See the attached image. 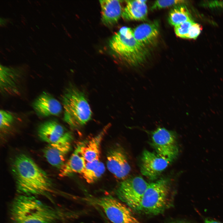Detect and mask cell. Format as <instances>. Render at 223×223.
Returning a JSON list of instances; mask_svg holds the SVG:
<instances>
[{
  "label": "cell",
  "instance_id": "ac0fdd59",
  "mask_svg": "<svg viewBox=\"0 0 223 223\" xmlns=\"http://www.w3.org/2000/svg\"><path fill=\"white\" fill-rule=\"evenodd\" d=\"M146 0L126 1L121 16L127 20H142L146 19L147 14Z\"/></svg>",
  "mask_w": 223,
  "mask_h": 223
},
{
  "label": "cell",
  "instance_id": "e0dca14e",
  "mask_svg": "<svg viewBox=\"0 0 223 223\" xmlns=\"http://www.w3.org/2000/svg\"><path fill=\"white\" fill-rule=\"evenodd\" d=\"M66 132L63 126L54 120H48L42 123L39 125L37 129L39 138L48 144L57 141Z\"/></svg>",
  "mask_w": 223,
  "mask_h": 223
},
{
  "label": "cell",
  "instance_id": "2e32d148",
  "mask_svg": "<svg viewBox=\"0 0 223 223\" xmlns=\"http://www.w3.org/2000/svg\"><path fill=\"white\" fill-rule=\"evenodd\" d=\"M21 77L17 72L3 66L0 67V89L3 94H16L19 90Z\"/></svg>",
  "mask_w": 223,
  "mask_h": 223
},
{
  "label": "cell",
  "instance_id": "3957f363",
  "mask_svg": "<svg viewBox=\"0 0 223 223\" xmlns=\"http://www.w3.org/2000/svg\"><path fill=\"white\" fill-rule=\"evenodd\" d=\"M109 46L116 56L131 66L138 65L146 59V49L135 40L130 28H121L110 40Z\"/></svg>",
  "mask_w": 223,
  "mask_h": 223
},
{
  "label": "cell",
  "instance_id": "ffe728a7",
  "mask_svg": "<svg viewBox=\"0 0 223 223\" xmlns=\"http://www.w3.org/2000/svg\"><path fill=\"white\" fill-rule=\"evenodd\" d=\"M105 170L104 165L100 160L85 163V168L81 173L88 183H93L103 174Z\"/></svg>",
  "mask_w": 223,
  "mask_h": 223
},
{
  "label": "cell",
  "instance_id": "d6986e66",
  "mask_svg": "<svg viewBox=\"0 0 223 223\" xmlns=\"http://www.w3.org/2000/svg\"><path fill=\"white\" fill-rule=\"evenodd\" d=\"M85 163L80 154L79 145L60 169L59 175L60 177H64L73 173L81 174L85 168Z\"/></svg>",
  "mask_w": 223,
  "mask_h": 223
},
{
  "label": "cell",
  "instance_id": "7c38bea8",
  "mask_svg": "<svg viewBox=\"0 0 223 223\" xmlns=\"http://www.w3.org/2000/svg\"><path fill=\"white\" fill-rule=\"evenodd\" d=\"M33 107L37 115L45 117L58 116L63 109L61 103L46 92H42L35 99L33 103Z\"/></svg>",
  "mask_w": 223,
  "mask_h": 223
},
{
  "label": "cell",
  "instance_id": "6da1fadb",
  "mask_svg": "<svg viewBox=\"0 0 223 223\" xmlns=\"http://www.w3.org/2000/svg\"><path fill=\"white\" fill-rule=\"evenodd\" d=\"M12 171L17 191L22 195H47L53 191L52 182L46 173L29 156H16Z\"/></svg>",
  "mask_w": 223,
  "mask_h": 223
},
{
  "label": "cell",
  "instance_id": "5bb4252c",
  "mask_svg": "<svg viewBox=\"0 0 223 223\" xmlns=\"http://www.w3.org/2000/svg\"><path fill=\"white\" fill-rule=\"evenodd\" d=\"M133 36L137 42L143 47L152 44L159 35V24L154 22L142 24L134 28Z\"/></svg>",
  "mask_w": 223,
  "mask_h": 223
},
{
  "label": "cell",
  "instance_id": "44dd1931",
  "mask_svg": "<svg viewBox=\"0 0 223 223\" xmlns=\"http://www.w3.org/2000/svg\"><path fill=\"white\" fill-rule=\"evenodd\" d=\"M191 20L190 15L186 7L179 5L171 10L168 20L170 24L174 26Z\"/></svg>",
  "mask_w": 223,
  "mask_h": 223
},
{
  "label": "cell",
  "instance_id": "4316f807",
  "mask_svg": "<svg viewBox=\"0 0 223 223\" xmlns=\"http://www.w3.org/2000/svg\"></svg>",
  "mask_w": 223,
  "mask_h": 223
},
{
  "label": "cell",
  "instance_id": "603a6c76",
  "mask_svg": "<svg viewBox=\"0 0 223 223\" xmlns=\"http://www.w3.org/2000/svg\"><path fill=\"white\" fill-rule=\"evenodd\" d=\"M194 22L191 20L174 26V31L176 35L180 37L185 38Z\"/></svg>",
  "mask_w": 223,
  "mask_h": 223
},
{
  "label": "cell",
  "instance_id": "7a4b0ae2",
  "mask_svg": "<svg viewBox=\"0 0 223 223\" xmlns=\"http://www.w3.org/2000/svg\"><path fill=\"white\" fill-rule=\"evenodd\" d=\"M13 223H56L60 212L34 196L21 195L16 197L10 208Z\"/></svg>",
  "mask_w": 223,
  "mask_h": 223
},
{
  "label": "cell",
  "instance_id": "4fadbf2b",
  "mask_svg": "<svg viewBox=\"0 0 223 223\" xmlns=\"http://www.w3.org/2000/svg\"><path fill=\"white\" fill-rule=\"evenodd\" d=\"M108 124L96 136L92 138L87 144H81L80 152L86 163L100 160L102 142L110 127Z\"/></svg>",
  "mask_w": 223,
  "mask_h": 223
},
{
  "label": "cell",
  "instance_id": "7402d4cb",
  "mask_svg": "<svg viewBox=\"0 0 223 223\" xmlns=\"http://www.w3.org/2000/svg\"><path fill=\"white\" fill-rule=\"evenodd\" d=\"M0 128L1 130L7 129L14 120V117L10 112L4 110L0 111Z\"/></svg>",
  "mask_w": 223,
  "mask_h": 223
},
{
  "label": "cell",
  "instance_id": "484cf974",
  "mask_svg": "<svg viewBox=\"0 0 223 223\" xmlns=\"http://www.w3.org/2000/svg\"><path fill=\"white\" fill-rule=\"evenodd\" d=\"M205 223H221L219 222L208 219L206 218L204 220Z\"/></svg>",
  "mask_w": 223,
  "mask_h": 223
},
{
  "label": "cell",
  "instance_id": "8fae6325",
  "mask_svg": "<svg viewBox=\"0 0 223 223\" xmlns=\"http://www.w3.org/2000/svg\"><path fill=\"white\" fill-rule=\"evenodd\" d=\"M107 167L117 178L123 180L126 179L131 167L127 156L121 148L117 147L111 150L107 155Z\"/></svg>",
  "mask_w": 223,
  "mask_h": 223
},
{
  "label": "cell",
  "instance_id": "9a60e30c",
  "mask_svg": "<svg viewBox=\"0 0 223 223\" xmlns=\"http://www.w3.org/2000/svg\"><path fill=\"white\" fill-rule=\"evenodd\" d=\"M120 2L117 0L99 1L101 20L104 25L112 26L118 22L123 11Z\"/></svg>",
  "mask_w": 223,
  "mask_h": 223
},
{
  "label": "cell",
  "instance_id": "30bf717a",
  "mask_svg": "<svg viewBox=\"0 0 223 223\" xmlns=\"http://www.w3.org/2000/svg\"><path fill=\"white\" fill-rule=\"evenodd\" d=\"M142 174L151 180L157 178L171 162L153 152L145 150L141 158Z\"/></svg>",
  "mask_w": 223,
  "mask_h": 223
},
{
  "label": "cell",
  "instance_id": "5b68a950",
  "mask_svg": "<svg viewBox=\"0 0 223 223\" xmlns=\"http://www.w3.org/2000/svg\"><path fill=\"white\" fill-rule=\"evenodd\" d=\"M170 193L167 179L161 178L148 183L142 200L140 211L154 215L163 213L170 203Z\"/></svg>",
  "mask_w": 223,
  "mask_h": 223
},
{
  "label": "cell",
  "instance_id": "8992f818",
  "mask_svg": "<svg viewBox=\"0 0 223 223\" xmlns=\"http://www.w3.org/2000/svg\"><path fill=\"white\" fill-rule=\"evenodd\" d=\"M148 184L141 177L126 178L119 184L115 193L121 202L131 208L140 211L142 200Z\"/></svg>",
  "mask_w": 223,
  "mask_h": 223
},
{
  "label": "cell",
  "instance_id": "52a82bcc",
  "mask_svg": "<svg viewBox=\"0 0 223 223\" xmlns=\"http://www.w3.org/2000/svg\"><path fill=\"white\" fill-rule=\"evenodd\" d=\"M95 202L112 223H141L126 205L112 196L99 197Z\"/></svg>",
  "mask_w": 223,
  "mask_h": 223
},
{
  "label": "cell",
  "instance_id": "9c48e42d",
  "mask_svg": "<svg viewBox=\"0 0 223 223\" xmlns=\"http://www.w3.org/2000/svg\"><path fill=\"white\" fill-rule=\"evenodd\" d=\"M71 134L66 132L57 141L48 144L43 150L44 156L51 165L60 169L64 165L66 156L71 148Z\"/></svg>",
  "mask_w": 223,
  "mask_h": 223
},
{
  "label": "cell",
  "instance_id": "d4e9b609",
  "mask_svg": "<svg viewBox=\"0 0 223 223\" xmlns=\"http://www.w3.org/2000/svg\"><path fill=\"white\" fill-rule=\"evenodd\" d=\"M202 28L199 24L194 22L185 38L195 39L201 33Z\"/></svg>",
  "mask_w": 223,
  "mask_h": 223
},
{
  "label": "cell",
  "instance_id": "ba28073f",
  "mask_svg": "<svg viewBox=\"0 0 223 223\" xmlns=\"http://www.w3.org/2000/svg\"><path fill=\"white\" fill-rule=\"evenodd\" d=\"M151 143L157 154L171 162L178 155L176 134L164 127H158L152 132Z\"/></svg>",
  "mask_w": 223,
  "mask_h": 223
},
{
  "label": "cell",
  "instance_id": "277c9868",
  "mask_svg": "<svg viewBox=\"0 0 223 223\" xmlns=\"http://www.w3.org/2000/svg\"><path fill=\"white\" fill-rule=\"evenodd\" d=\"M63 119L70 126L77 128L86 124L91 119L92 112L84 93L71 86L62 97Z\"/></svg>",
  "mask_w": 223,
  "mask_h": 223
},
{
  "label": "cell",
  "instance_id": "cb8c5ba5",
  "mask_svg": "<svg viewBox=\"0 0 223 223\" xmlns=\"http://www.w3.org/2000/svg\"><path fill=\"white\" fill-rule=\"evenodd\" d=\"M184 1L157 0L155 1L151 9L155 10L167 7L173 5H177L184 3Z\"/></svg>",
  "mask_w": 223,
  "mask_h": 223
}]
</instances>
